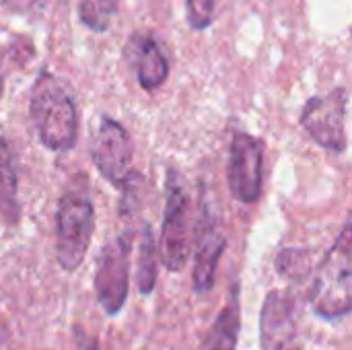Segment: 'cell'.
I'll list each match as a JSON object with an SVG mask.
<instances>
[{"label": "cell", "mask_w": 352, "mask_h": 350, "mask_svg": "<svg viewBox=\"0 0 352 350\" xmlns=\"http://www.w3.org/2000/svg\"><path fill=\"white\" fill-rule=\"evenodd\" d=\"M217 0H186L188 21L194 29H206L212 23Z\"/></svg>", "instance_id": "2e32d148"}, {"label": "cell", "mask_w": 352, "mask_h": 350, "mask_svg": "<svg viewBox=\"0 0 352 350\" xmlns=\"http://www.w3.org/2000/svg\"><path fill=\"white\" fill-rule=\"evenodd\" d=\"M262 350H301L295 299L283 291L266 297L260 318Z\"/></svg>", "instance_id": "9c48e42d"}, {"label": "cell", "mask_w": 352, "mask_h": 350, "mask_svg": "<svg viewBox=\"0 0 352 350\" xmlns=\"http://www.w3.org/2000/svg\"><path fill=\"white\" fill-rule=\"evenodd\" d=\"M16 167L14 155L8 140L0 134V221L14 225L19 221V198H16Z\"/></svg>", "instance_id": "7c38bea8"}, {"label": "cell", "mask_w": 352, "mask_h": 350, "mask_svg": "<svg viewBox=\"0 0 352 350\" xmlns=\"http://www.w3.org/2000/svg\"><path fill=\"white\" fill-rule=\"evenodd\" d=\"M29 116L43 146L70 151L78 136V113L66 87L50 72H41L31 91Z\"/></svg>", "instance_id": "6da1fadb"}, {"label": "cell", "mask_w": 352, "mask_h": 350, "mask_svg": "<svg viewBox=\"0 0 352 350\" xmlns=\"http://www.w3.org/2000/svg\"><path fill=\"white\" fill-rule=\"evenodd\" d=\"M39 0H0V6L12 10V12H29L37 6Z\"/></svg>", "instance_id": "e0dca14e"}, {"label": "cell", "mask_w": 352, "mask_h": 350, "mask_svg": "<svg viewBox=\"0 0 352 350\" xmlns=\"http://www.w3.org/2000/svg\"><path fill=\"white\" fill-rule=\"evenodd\" d=\"M165 217L161 229V260L167 270L179 272L186 266L190 252V198L182 175L175 169L167 171L165 182Z\"/></svg>", "instance_id": "277c9868"}, {"label": "cell", "mask_w": 352, "mask_h": 350, "mask_svg": "<svg viewBox=\"0 0 352 350\" xmlns=\"http://www.w3.org/2000/svg\"><path fill=\"white\" fill-rule=\"evenodd\" d=\"M126 54H128L130 64L136 70V78L142 89L155 91L167 80L169 62L153 35L134 33L126 45Z\"/></svg>", "instance_id": "8fae6325"}, {"label": "cell", "mask_w": 352, "mask_h": 350, "mask_svg": "<svg viewBox=\"0 0 352 350\" xmlns=\"http://www.w3.org/2000/svg\"><path fill=\"white\" fill-rule=\"evenodd\" d=\"M311 303L316 314L326 320H338L352 311V223L342 229L322 260L311 289Z\"/></svg>", "instance_id": "7a4b0ae2"}, {"label": "cell", "mask_w": 352, "mask_h": 350, "mask_svg": "<svg viewBox=\"0 0 352 350\" xmlns=\"http://www.w3.org/2000/svg\"><path fill=\"white\" fill-rule=\"evenodd\" d=\"M118 12V0H78V17L91 31L103 33L109 29Z\"/></svg>", "instance_id": "9a60e30c"}, {"label": "cell", "mask_w": 352, "mask_h": 350, "mask_svg": "<svg viewBox=\"0 0 352 350\" xmlns=\"http://www.w3.org/2000/svg\"><path fill=\"white\" fill-rule=\"evenodd\" d=\"M225 250V237L219 231L214 217L202 202V212L196 233V260H194V287L198 293H206L214 285L219 260Z\"/></svg>", "instance_id": "30bf717a"}, {"label": "cell", "mask_w": 352, "mask_h": 350, "mask_svg": "<svg viewBox=\"0 0 352 350\" xmlns=\"http://www.w3.org/2000/svg\"><path fill=\"white\" fill-rule=\"evenodd\" d=\"M132 235L124 233L113 243L105 245L95 274V291L99 303L107 314H118L128 295V270H130Z\"/></svg>", "instance_id": "52a82bcc"}, {"label": "cell", "mask_w": 352, "mask_h": 350, "mask_svg": "<svg viewBox=\"0 0 352 350\" xmlns=\"http://www.w3.org/2000/svg\"><path fill=\"white\" fill-rule=\"evenodd\" d=\"M58 235H56V256L58 264L72 272L76 270L91 245L95 231V208L93 202L78 194L68 192L58 204Z\"/></svg>", "instance_id": "3957f363"}, {"label": "cell", "mask_w": 352, "mask_h": 350, "mask_svg": "<svg viewBox=\"0 0 352 350\" xmlns=\"http://www.w3.org/2000/svg\"><path fill=\"white\" fill-rule=\"evenodd\" d=\"M2 85H4V64H2V52H0V93H2Z\"/></svg>", "instance_id": "ac0fdd59"}, {"label": "cell", "mask_w": 352, "mask_h": 350, "mask_svg": "<svg viewBox=\"0 0 352 350\" xmlns=\"http://www.w3.org/2000/svg\"><path fill=\"white\" fill-rule=\"evenodd\" d=\"M264 146L258 138L237 132L229 155V188L231 194L245 204H252L262 194Z\"/></svg>", "instance_id": "ba28073f"}, {"label": "cell", "mask_w": 352, "mask_h": 350, "mask_svg": "<svg viewBox=\"0 0 352 350\" xmlns=\"http://www.w3.org/2000/svg\"><path fill=\"white\" fill-rule=\"evenodd\" d=\"M157 281V245L146 225L140 233V248H138V289L142 295H148Z\"/></svg>", "instance_id": "5bb4252c"}, {"label": "cell", "mask_w": 352, "mask_h": 350, "mask_svg": "<svg viewBox=\"0 0 352 350\" xmlns=\"http://www.w3.org/2000/svg\"><path fill=\"white\" fill-rule=\"evenodd\" d=\"M346 89H334L328 95L311 97L301 111V126L320 146L330 153H342L346 149Z\"/></svg>", "instance_id": "8992f818"}, {"label": "cell", "mask_w": 352, "mask_h": 350, "mask_svg": "<svg viewBox=\"0 0 352 350\" xmlns=\"http://www.w3.org/2000/svg\"><path fill=\"white\" fill-rule=\"evenodd\" d=\"M91 157L101 173L111 186L122 190V186L130 179L132 171V159L134 149L128 132L122 124H118L111 118H101L97 132L91 142Z\"/></svg>", "instance_id": "5b68a950"}, {"label": "cell", "mask_w": 352, "mask_h": 350, "mask_svg": "<svg viewBox=\"0 0 352 350\" xmlns=\"http://www.w3.org/2000/svg\"><path fill=\"white\" fill-rule=\"evenodd\" d=\"M239 334V293L233 289L227 307L219 314L200 350H235Z\"/></svg>", "instance_id": "4fadbf2b"}]
</instances>
